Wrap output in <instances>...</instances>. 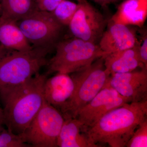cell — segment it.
Returning <instances> with one entry per match:
<instances>
[{"label":"cell","instance_id":"cell-1","mask_svg":"<svg viewBox=\"0 0 147 147\" xmlns=\"http://www.w3.org/2000/svg\"><path fill=\"white\" fill-rule=\"evenodd\" d=\"M47 77L38 73L21 84L0 88L3 125L16 134H23L42 107Z\"/></svg>","mask_w":147,"mask_h":147},{"label":"cell","instance_id":"cell-2","mask_svg":"<svg viewBox=\"0 0 147 147\" xmlns=\"http://www.w3.org/2000/svg\"><path fill=\"white\" fill-rule=\"evenodd\" d=\"M147 100L126 103L113 109L83 133L93 147L107 144L124 147L139 125L147 119Z\"/></svg>","mask_w":147,"mask_h":147},{"label":"cell","instance_id":"cell-3","mask_svg":"<svg viewBox=\"0 0 147 147\" xmlns=\"http://www.w3.org/2000/svg\"><path fill=\"white\" fill-rule=\"evenodd\" d=\"M104 57L70 74L74 82V89L71 98L60 110L64 118H75L77 112L105 86L110 73L105 68Z\"/></svg>","mask_w":147,"mask_h":147},{"label":"cell","instance_id":"cell-4","mask_svg":"<svg viewBox=\"0 0 147 147\" xmlns=\"http://www.w3.org/2000/svg\"><path fill=\"white\" fill-rule=\"evenodd\" d=\"M55 47L56 53L47 64V74H71L107 55L98 44L74 37L59 41Z\"/></svg>","mask_w":147,"mask_h":147},{"label":"cell","instance_id":"cell-5","mask_svg":"<svg viewBox=\"0 0 147 147\" xmlns=\"http://www.w3.org/2000/svg\"><path fill=\"white\" fill-rule=\"evenodd\" d=\"M50 51L34 47L29 51H11L0 62V88L21 84L39 73L48 64Z\"/></svg>","mask_w":147,"mask_h":147},{"label":"cell","instance_id":"cell-6","mask_svg":"<svg viewBox=\"0 0 147 147\" xmlns=\"http://www.w3.org/2000/svg\"><path fill=\"white\" fill-rule=\"evenodd\" d=\"M64 121L61 113L45 100L26 129L22 134L31 147H57V142Z\"/></svg>","mask_w":147,"mask_h":147},{"label":"cell","instance_id":"cell-7","mask_svg":"<svg viewBox=\"0 0 147 147\" xmlns=\"http://www.w3.org/2000/svg\"><path fill=\"white\" fill-rule=\"evenodd\" d=\"M24 36L34 47L51 50L59 42L63 27L51 12L36 10L16 22Z\"/></svg>","mask_w":147,"mask_h":147},{"label":"cell","instance_id":"cell-8","mask_svg":"<svg viewBox=\"0 0 147 147\" xmlns=\"http://www.w3.org/2000/svg\"><path fill=\"white\" fill-rule=\"evenodd\" d=\"M78 7L68 26L74 37L97 44L105 31L107 21L102 14L86 0Z\"/></svg>","mask_w":147,"mask_h":147},{"label":"cell","instance_id":"cell-9","mask_svg":"<svg viewBox=\"0 0 147 147\" xmlns=\"http://www.w3.org/2000/svg\"><path fill=\"white\" fill-rule=\"evenodd\" d=\"M130 102L129 98L121 95L113 88L105 87L77 112L75 118L82 123L83 132L111 110Z\"/></svg>","mask_w":147,"mask_h":147},{"label":"cell","instance_id":"cell-10","mask_svg":"<svg viewBox=\"0 0 147 147\" xmlns=\"http://www.w3.org/2000/svg\"><path fill=\"white\" fill-rule=\"evenodd\" d=\"M110 87L131 102L147 100V69L110 74L105 86Z\"/></svg>","mask_w":147,"mask_h":147},{"label":"cell","instance_id":"cell-11","mask_svg":"<svg viewBox=\"0 0 147 147\" xmlns=\"http://www.w3.org/2000/svg\"><path fill=\"white\" fill-rule=\"evenodd\" d=\"M136 30L129 26L109 21L98 45L107 54L131 48L139 44Z\"/></svg>","mask_w":147,"mask_h":147},{"label":"cell","instance_id":"cell-12","mask_svg":"<svg viewBox=\"0 0 147 147\" xmlns=\"http://www.w3.org/2000/svg\"><path fill=\"white\" fill-rule=\"evenodd\" d=\"M74 89V82L70 74L57 72L47 78L44 82V100L60 111L71 98Z\"/></svg>","mask_w":147,"mask_h":147},{"label":"cell","instance_id":"cell-13","mask_svg":"<svg viewBox=\"0 0 147 147\" xmlns=\"http://www.w3.org/2000/svg\"><path fill=\"white\" fill-rule=\"evenodd\" d=\"M139 43L134 47L110 53L104 57V65L110 74L130 72L139 67L147 69L140 59Z\"/></svg>","mask_w":147,"mask_h":147},{"label":"cell","instance_id":"cell-14","mask_svg":"<svg viewBox=\"0 0 147 147\" xmlns=\"http://www.w3.org/2000/svg\"><path fill=\"white\" fill-rule=\"evenodd\" d=\"M147 17V0H125L119 6L110 21L142 28Z\"/></svg>","mask_w":147,"mask_h":147},{"label":"cell","instance_id":"cell-15","mask_svg":"<svg viewBox=\"0 0 147 147\" xmlns=\"http://www.w3.org/2000/svg\"><path fill=\"white\" fill-rule=\"evenodd\" d=\"M0 44L11 51H27L33 48L18 27L16 21L1 16Z\"/></svg>","mask_w":147,"mask_h":147},{"label":"cell","instance_id":"cell-16","mask_svg":"<svg viewBox=\"0 0 147 147\" xmlns=\"http://www.w3.org/2000/svg\"><path fill=\"white\" fill-rule=\"evenodd\" d=\"M82 125L79 120L64 118L57 142L59 147H93L82 131Z\"/></svg>","mask_w":147,"mask_h":147},{"label":"cell","instance_id":"cell-17","mask_svg":"<svg viewBox=\"0 0 147 147\" xmlns=\"http://www.w3.org/2000/svg\"><path fill=\"white\" fill-rule=\"evenodd\" d=\"M1 16L17 22L37 9L34 0H1Z\"/></svg>","mask_w":147,"mask_h":147},{"label":"cell","instance_id":"cell-18","mask_svg":"<svg viewBox=\"0 0 147 147\" xmlns=\"http://www.w3.org/2000/svg\"><path fill=\"white\" fill-rule=\"evenodd\" d=\"M78 7V3L69 0H62L51 13L61 25L68 26Z\"/></svg>","mask_w":147,"mask_h":147},{"label":"cell","instance_id":"cell-19","mask_svg":"<svg viewBox=\"0 0 147 147\" xmlns=\"http://www.w3.org/2000/svg\"><path fill=\"white\" fill-rule=\"evenodd\" d=\"M127 147H147V119L136 129L126 145Z\"/></svg>","mask_w":147,"mask_h":147},{"label":"cell","instance_id":"cell-20","mask_svg":"<svg viewBox=\"0 0 147 147\" xmlns=\"http://www.w3.org/2000/svg\"><path fill=\"white\" fill-rule=\"evenodd\" d=\"M62 0H34L37 9L52 12Z\"/></svg>","mask_w":147,"mask_h":147},{"label":"cell","instance_id":"cell-21","mask_svg":"<svg viewBox=\"0 0 147 147\" xmlns=\"http://www.w3.org/2000/svg\"><path fill=\"white\" fill-rule=\"evenodd\" d=\"M142 41L139 43V53L140 59L147 68V32L142 36Z\"/></svg>","mask_w":147,"mask_h":147},{"label":"cell","instance_id":"cell-22","mask_svg":"<svg viewBox=\"0 0 147 147\" xmlns=\"http://www.w3.org/2000/svg\"><path fill=\"white\" fill-rule=\"evenodd\" d=\"M9 51L10 50H8L0 44V62L7 55L10 53Z\"/></svg>","mask_w":147,"mask_h":147},{"label":"cell","instance_id":"cell-23","mask_svg":"<svg viewBox=\"0 0 147 147\" xmlns=\"http://www.w3.org/2000/svg\"><path fill=\"white\" fill-rule=\"evenodd\" d=\"M102 6H105L111 3L115 2L118 0H93Z\"/></svg>","mask_w":147,"mask_h":147},{"label":"cell","instance_id":"cell-24","mask_svg":"<svg viewBox=\"0 0 147 147\" xmlns=\"http://www.w3.org/2000/svg\"><path fill=\"white\" fill-rule=\"evenodd\" d=\"M3 125V114L2 107L0 105V125Z\"/></svg>","mask_w":147,"mask_h":147},{"label":"cell","instance_id":"cell-25","mask_svg":"<svg viewBox=\"0 0 147 147\" xmlns=\"http://www.w3.org/2000/svg\"><path fill=\"white\" fill-rule=\"evenodd\" d=\"M2 11L1 9V6H0V16H1V15Z\"/></svg>","mask_w":147,"mask_h":147},{"label":"cell","instance_id":"cell-26","mask_svg":"<svg viewBox=\"0 0 147 147\" xmlns=\"http://www.w3.org/2000/svg\"><path fill=\"white\" fill-rule=\"evenodd\" d=\"M4 126V125H0V131H1V129Z\"/></svg>","mask_w":147,"mask_h":147},{"label":"cell","instance_id":"cell-27","mask_svg":"<svg viewBox=\"0 0 147 147\" xmlns=\"http://www.w3.org/2000/svg\"><path fill=\"white\" fill-rule=\"evenodd\" d=\"M76 1H77V2H79L81 1H82V0H76Z\"/></svg>","mask_w":147,"mask_h":147},{"label":"cell","instance_id":"cell-28","mask_svg":"<svg viewBox=\"0 0 147 147\" xmlns=\"http://www.w3.org/2000/svg\"><path fill=\"white\" fill-rule=\"evenodd\" d=\"M1 0H0V2H1Z\"/></svg>","mask_w":147,"mask_h":147}]
</instances>
